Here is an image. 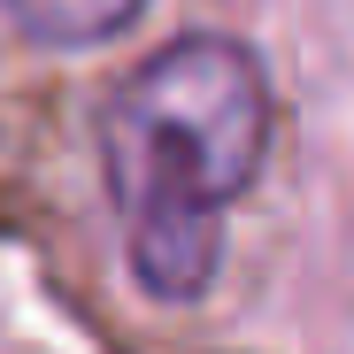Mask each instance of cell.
<instances>
[{"mask_svg":"<svg viewBox=\"0 0 354 354\" xmlns=\"http://www.w3.org/2000/svg\"><path fill=\"white\" fill-rule=\"evenodd\" d=\"M270 162V77L254 46L185 31L100 100V177L131 277L154 301H201L223 262V208Z\"/></svg>","mask_w":354,"mask_h":354,"instance_id":"6da1fadb","label":"cell"},{"mask_svg":"<svg viewBox=\"0 0 354 354\" xmlns=\"http://www.w3.org/2000/svg\"><path fill=\"white\" fill-rule=\"evenodd\" d=\"M0 16H8L31 46L70 54V46H100L115 31H131L147 16V0H0Z\"/></svg>","mask_w":354,"mask_h":354,"instance_id":"7a4b0ae2","label":"cell"}]
</instances>
